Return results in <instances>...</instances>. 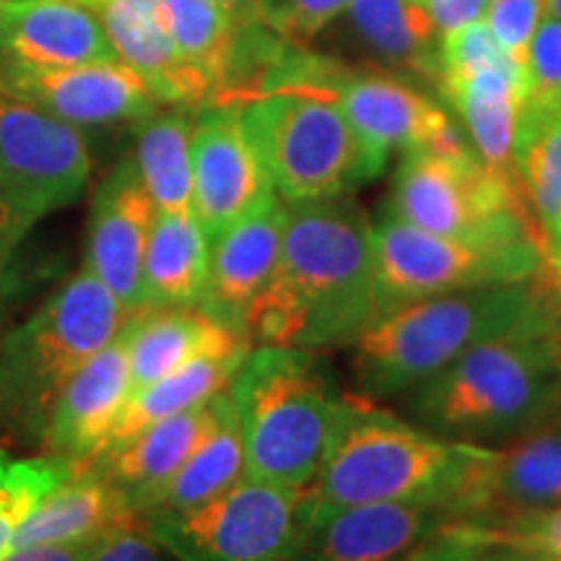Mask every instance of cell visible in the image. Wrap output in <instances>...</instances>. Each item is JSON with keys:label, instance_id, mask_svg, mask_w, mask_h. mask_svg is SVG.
Here are the masks:
<instances>
[{"label": "cell", "instance_id": "1", "mask_svg": "<svg viewBox=\"0 0 561 561\" xmlns=\"http://www.w3.org/2000/svg\"><path fill=\"white\" fill-rule=\"evenodd\" d=\"M385 314L375 242L348 195L286 206L276 276L244 318L257 346L348 348Z\"/></svg>", "mask_w": 561, "mask_h": 561}, {"label": "cell", "instance_id": "2", "mask_svg": "<svg viewBox=\"0 0 561 561\" xmlns=\"http://www.w3.org/2000/svg\"><path fill=\"white\" fill-rule=\"evenodd\" d=\"M405 413L442 439L520 437L561 416V339L517 331L468 348L405 392Z\"/></svg>", "mask_w": 561, "mask_h": 561}, {"label": "cell", "instance_id": "3", "mask_svg": "<svg viewBox=\"0 0 561 561\" xmlns=\"http://www.w3.org/2000/svg\"><path fill=\"white\" fill-rule=\"evenodd\" d=\"M483 445L442 439L364 396H341L318 479L320 507L450 504Z\"/></svg>", "mask_w": 561, "mask_h": 561}, {"label": "cell", "instance_id": "4", "mask_svg": "<svg viewBox=\"0 0 561 561\" xmlns=\"http://www.w3.org/2000/svg\"><path fill=\"white\" fill-rule=\"evenodd\" d=\"M517 331L553 333L530 280L409 301L351 343V380L364 398L401 396L450 367L468 348Z\"/></svg>", "mask_w": 561, "mask_h": 561}, {"label": "cell", "instance_id": "5", "mask_svg": "<svg viewBox=\"0 0 561 561\" xmlns=\"http://www.w3.org/2000/svg\"><path fill=\"white\" fill-rule=\"evenodd\" d=\"M130 314L87 263L0 335V442L39 447L70 377L121 335Z\"/></svg>", "mask_w": 561, "mask_h": 561}, {"label": "cell", "instance_id": "6", "mask_svg": "<svg viewBox=\"0 0 561 561\" xmlns=\"http://www.w3.org/2000/svg\"><path fill=\"white\" fill-rule=\"evenodd\" d=\"M240 421L244 476L286 489L312 486L341 392L314 351L255 346L229 385Z\"/></svg>", "mask_w": 561, "mask_h": 561}, {"label": "cell", "instance_id": "7", "mask_svg": "<svg viewBox=\"0 0 561 561\" xmlns=\"http://www.w3.org/2000/svg\"><path fill=\"white\" fill-rule=\"evenodd\" d=\"M237 110L273 191L286 206L346 195L380 174L331 91L278 87L248 96Z\"/></svg>", "mask_w": 561, "mask_h": 561}, {"label": "cell", "instance_id": "8", "mask_svg": "<svg viewBox=\"0 0 561 561\" xmlns=\"http://www.w3.org/2000/svg\"><path fill=\"white\" fill-rule=\"evenodd\" d=\"M312 510V486L242 476L195 507L157 512L138 525L174 561H289Z\"/></svg>", "mask_w": 561, "mask_h": 561}, {"label": "cell", "instance_id": "9", "mask_svg": "<svg viewBox=\"0 0 561 561\" xmlns=\"http://www.w3.org/2000/svg\"><path fill=\"white\" fill-rule=\"evenodd\" d=\"M371 242L385 314L439 294L528 284L546 263V242L536 234L455 240L413 227L388 208L371 224Z\"/></svg>", "mask_w": 561, "mask_h": 561}, {"label": "cell", "instance_id": "10", "mask_svg": "<svg viewBox=\"0 0 561 561\" xmlns=\"http://www.w3.org/2000/svg\"><path fill=\"white\" fill-rule=\"evenodd\" d=\"M388 210L413 227L455 240H504L543 231L515 178L494 172L476 151H403Z\"/></svg>", "mask_w": 561, "mask_h": 561}, {"label": "cell", "instance_id": "11", "mask_svg": "<svg viewBox=\"0 0 561 561\" xmlns=\"http://www.w3.org/2000/svg\"><path fill=\"white\" fill-rule=\"evenodd\" d=\"M89 174V146L79 128L0 89V206L21 237L79 201Z\"/></svg>", "mask_w": 561, "mask_h": 561}, {"label": "cell", "instance_id": "12", "mask_svg": "<svg viewBox=\"0 0 561 561\" xmlns=\"http://www.w3.org/2000/svg\"><path fill=\"white\" fill-rule=\"evenodd\" d=\"M307 73L305 87L331 91L377 172H382L392 151H473L453 117L430 94L398 76L346 70L320 58H312Z\"/></svg>", "mask_w": 561, "mask_h": 561}, {"label": "cell", "instance_id": "13", "mask_svg": "<svg viewBox=\"0 0 561 561\" xmlns=\"http://www.w3.org/2000/svg\"><path fill=\"white\" fill-rule=\"evenodd\" d=\"M191 157L193 214L208 244L276 195L237 104H210L193 123Z\"/></svg>", "mask_w": 561, "mask_h": 561}, {"label": "cell", "instance_id": "14", "mask_svg": "<svg viewBox=\"0 0 561 561\" xmlns=\"http://www.w3.org/2000/svg\"><path fill=\"white\" fill-rule=\"evenodd\" d=\"M561 507V426L525 432L502 450L481 447L450 504V520L489 523Z\"/></svg>", "mask_w": 561, "mask_h": 561}, {"label": "cell", "instance_id": "15", "mask_svg": "<svg viewBox=\"0 0 561 561\" xmlns=\"http://www.w3.org/2000/svg\"><path fill=\"white\" fill-rule=\"evenodd\" d=\"M0 89L73 128L144 123L159 110L146 83L121 60L55 70H0Z\"/></svg>", "mask_w": 561, "mask_h": 561}, {"label": "cell", "instance_id": "16", "mask_svg": "<svg viewBox=\"0 0 561 561\" xmlns=\"http://www.w3.org/2000/svg\"><path fill=\"white\" fill-rule=\"evenodd\" d=\"M157 219L136 161L123 159L112 170L91 203L87 263L94 276L115 294L125 312L146 310L144 255Z\"/></svg>", "mask_w": 561, "mask_h": 561}, {"label": "cell", "instance_id": "17", "mask_svg": "<svg viewBox=\"0 0 561 561\" xmlns=\"http://www.w3.org/2000/svg\"><path fill=\"white\" fill-rule=\"evenodd\" d=\"M450 523L437 504H356L320 507L289 561H401Z\"/></svg>", "mask_w": 561, "mask_h": 561}, {"label": "cell", "instance_id": "18", "mask_svg": "<svg viewBox=\"0 0 561 561\" xmlns=\"http://www.w3.org/2000/svg\"><path fill=\"white\" fill-rule=\"evenodd\" d=\"M100 16L79 0H0V70L115 62Z\"/></svg>", "mask_w": 561, "mask_h": 561}, {"label": "cell", "instance_id": "19", "mask_svg": "<svg viewBox=\"0 0 561 561\" xmlns=\"http://www.w3.org/2000/svg\"><path fill=\"white\" fill-rule=\"evenodd\" d=\"M286 203L273 195L208 244V280L201 310L244 335V318L276 276L284 244Z\"/></svg>", "mask_w": 561, "mask_h": 561}, {"label": "cell", "instance_id": "20", "mask_svg": "<svg viewBox=\"0 0 561 561\" xmlns=\"http://www.w3.org/2000/svg\"><path fill=\"white\" fill-rule=\"evenodd\" d=\"M130 390L128 354L117 335L62 385L47 416L39 453L55 455L79 468L89 466L107 445Z\"/></svg>", "mask_w": 561, "mask_h": 561}, {"label": "cell", "instance_id": "21", "mask_svg": "<svg viewBox=\"0 0 561 561\" xmlns=\"http://www.w3.org/2000/svg\"><path fill=\"white\" fill-rule=\"evenodd\" d=\"M227 398L229 388L195 409L161 419L121 445L102 450L83 468L121 489L138 520L144 504L185 466L187 458L214 432Z\"/></svg>", "mask_w": 561, "mask_h": 561}, {"label": "cell", "instance_id": "22", "mask_svg": "<svg viewBox=\"0 0 561 561\" xmlns=\"http://www.w3.org/2000/svg\"><path fill=\"white\" fill-rule=\"evenodd\" d=\"M115 47L159 104H201L214 100V87L182 58L167 24L161 0H96L91 5Z\"/></svg>", "mask_w": 561, "mask_h": 561}, {"label": "cell", "instance_id": "23", "mask_svg": "<svg viewBox=\"0 0 561 561\" xmlns=\"http://www.w3.org/2000/svg\"><path fill=\"white\" fill-rule=\"evenodd\" d=\"M128 354L133 390L180 369L206 351L248 341L229 331L201 307H164L130 314L121 331ZM130 390V392H133Z\"/></svg>", "mask_w": 561, "mask_h": 561}, {"label": "cell", "instance_id": "24", "mask_svg": "<svg viewBox=\"0 0 561 561\" xmlns=\"http://www.w3.org/2000/svg\"><path fill=\"white\" fill-rule=\"evenodd\" d=\"M136 525L138 520L123 491L102 476L91 473L89 468H81L32 512L30 520L21 525L13 538V549L87 541Z\"/></svg>", "mask_w": 561, "mask_h": 561}, {"label": "cell", "instance_id": "25", "mask_svg": "<svg viewBox=\"0 0 561 561\" xmlns=\"http://www.w3.org/2000/svg\"><path fill=\"white\" fill-rule=\"evenodd\" d=\"M442 94L458 110L468 140L483 164L515 178L512 146H515L517 117L525 102L523 68L515 60L496 62L450 83L442 89Z\"/></svg>", "mask_w": 561, "mask_h": 561}, {"label": "cell", "instance_id": "26", "mask_svg": "<svg viewBox=\"0 0 561 561\" xmlns=\"http://www.w3.org/2000/svg\"><path fill=\"white\" fill-rule=\"evenodd\" d=\"M250 341H237L231 346L206 351V354L195 356V359L182 364L170 375L133 390L102 450L121 445V442L130 439L133 434L157 424L161 419L195 409V405L219 396L234 380L237 369H240L244 356L250 354Z\"/></svg>", "mask_w": 561, "mask_h": 561}, {"label": "cell", "instance_id": "27", "mask_svg": "<svg viewBox=\"0 0 561 561\" xmlns=\"http://www.w3.org/2000/svg\"><path fill=\"white\" fill-rule=\"evenodd\" d=\"M348 24L364 50L390 68L439 81V32L424 0H351Z\"/></svg>", "mask_w": 561, "mask_h": 561}, {"label": "cell", "instance_id": "28", "mask_svg": "<svg viewBox=\"0 0 561 561\" xmlns=\"http://www.w3.org/2000/svg\"><path fill=\"white\" fill-rule=\"evenodd\" d=\"M208 280V240L195 214H157L144 255L146 310L198 307Z\"/></svg>", "mask_w": 561, "mask_h": 561}, {"label": "cell", "instance_id": "29", "mask_svg": "<svg viewBox=\"0 0 561 561\" xmlns=\"http://www.w3.org/2000/svg\"><path fill=\"white\" fill-rule=\"evenodd\" d=\"M512 172L538 229L561 227V102L525 100L512 146Z\"/></svg>", "mask_w": 561, "mask_h": 561}, {"label": "cell", "instance_id": "30", "mask_svg": "<svg viewBox=\"0 0 561 561\" xmlns=\"http://www.w3.org/2000/svg\"><path fill=\"white\" fill-rule=\"evenodd\" d=\"M244 476V445L240 421L231 398H227L219 424L206 442L187 458L185 466L161 486L140 510L138 523L157 512H180L221 494Z\"/></svg>", "mask_w": 561, "mask_h": 561}, {"label": "cell", "instance_id": "31", "mask_svg": "<svg viewBox=\"0 0 561 561\" xmlns=\"http://www.w3.org/2000/svg\"><path fill=\"white\" fill-rule=\"evenodd\" d=\"M193 121L185 112L151 115L136 138L140 180L157 214H193Z\"/></svg>", "mask_w": 561, "mask_h": 561}, {"label": "cell", "instance_id": "32", "mask_svg": "<svg viewBox=\"0 0 561 561\" xmlns=\"http://www.w3.org/2000/svg\"><path fill=\"white\" fill-rule=\"evenodd\" d=\"M161 9L180 55L206 76L216 100L227 87L234 60V24L216 0H161Z\"/></svg>", "mask_w": 561, "mask_h": 561}, {"label": "cell", "instance_id": "33", "mask_svg": "<svg viewBox=\"0 0 561 561\" xmlns=\"http://www.w3.org/2000/svg\"><path fill=\"white\" fill-rule=\"evenodd\" d=\"M81 468L55 455H21L0 447V557L11 553L13 538L32 512Z\"/></svg>", "mask_w": 561, "mask_h": 561}, {"label": "cell", "instance_id": "34", "mask_svg": "<svg viewBox=\"0 0 561 561\" xmlns=\"http://www.w3.org/2000/svg\"><path fill=\"white\" fill-rule=\"evenodd\" d=\"M512 60L502 50L500 42L486 26V21H476V24L460 26L450 34H445L439 42V81L437 87L445 89L450 83L466 79L476 70L496 66V62Z\"/></svg>", "mask_w": 561, "mask_h": 561}, {"label": "cell", "instance_id": "35", "mask_svg": "<svg viewBox=\"0 0 561 561\" xmlns=\"http://www.w3.org/2000/svg\"><path fill=\"white\" fill-rule=\"evenodd\" d=\"M473 525H479L496 541L533 553L541 561H561V507L520 512L502 520Z\"/></svg>", "mask_w": 561, "mask_h": 561}, {"label": "cell", "instance_id": "36", "mask_svg": "<svg viewBox=\"0 0 561 561\" xmlns=\"http://www.w3.org/2000/svg\"><path fill=\"white\" fill-rule=\"evenodd\" d=\"M348 5L351 0H257V16L280 39L305 42L318 37Z\"/></svg>", "mask_w": 561, "mask_h": 561}, {"label": "cell", "instance_id": "37", "mask_svg": "<svg viewBox=\"0 0 561 561\" xmlns=\"http://www.w3.org/2000/svg\"><path fill=\"white\" fill-rule=\"evenodd\" d=\"M525 100L561 96V21L546 13L523 58Z\"/></svg>", "mask_w": 561, "mask_h": 561}, {"label": "cell", "instance_id": "38", "mask_svg": "<svg viewBox=\"0 0 561 561\" xmlns=\"http://www.w3.org/2000/svg\"><path fill=\"white\" fill-rule=\"evenodd\" d=\"M546 3L549 0H489L483 21H486L494 39L502 45V50L520 68L533 32L538 30V24L546 16Z\"/></svg>", "mask_w": 561, "mask_h": 561}, {"label": "cell", "instance_id": "39", "mask_svg": "<svg viewBox=\"0 0 561 561\" xmlns=\"http://www.w3.org/2000/svg\"><path fill=\"white\" fill-rule=\"evenodd\" d=\"M91 561H174L164 549L140 530V525L115 533Z\"/></svg>", "mask_w": 561, "mask_h": 561}, {"label": "cell", "instance_id": "40", "mask_svg": "<svg viewBox=\"0 0 561 561\" xmlns=\"http://www.w3.org/2000/svg\"><path fill=\"white\" fill-rule=\"evenodd\" d=\"M115 536V533H112ZM112 536L87 538V541L55 543V546H30V549H13L0 561H91L104 549Z\"/></svg>", "mask_w": 561, "mask_h": 561}, {"label": "cell", "instance_id": "41", "mask_svg": "<svg viewBox=\"0 0 561 561\" xmlns=\"http://www.w3.org/2000/svg\"><path fill=\"white\" fill-rule=\"evenodd\" d=\"M439 37L486 16L489 0H424Z\"/></svg>", "mask_w": 561, "mask_h": 561}, {"label": "cell", "instance_id": "42", "mask_svg": "<svg viewBox=\"0 0 561 561\" xmlns=\"http://www.w3.org/2000/svg\"><path fill=\"white\" fill-rule=\"evenodd\" d=\"M530 289L546 325L561 339V265L543 263V268L530 278Z\"/></svg>", "mask_w": 561, "mask_h": 561}, {"label": "cell", "instance_id": "43", "mask_svg": "<svg viewBox=\"0 0 561 561\" xmlns=\"http://www.w3.org/2000/svg\"><path fill=\"white\" fill-rule=\"evenodd\" d=\"M219 9L227 13L231 24H234L237 32L255 30L261 24V16H257V0H216Z\"/></svg>", "mask_w": 561, "mask_h": 561}, {"label": "cell", "instance_id": "44", "mask_svg": "<svg viewBox=\"0 0 561 561\" xmlns=\"http://www.w3.org/2000/svg\"><path fill=\"white\" fill-rule=\"evenodd\" d=\"M21 240H24V237H21L16 227H13L11 214L3 206H0V284H3L5 265H9L13 250H16V244Z\"/></svg>", "mask_w": 561, "mask_h": 561}, {"label": "cell", "instance_id": "45", "mask_svg": "<svg viewBox=\"0 0 561 561\" xmlns=\"http://www.w3.org/2000/svg\"><path fill=\"white\" fill-rule=\"evenodd\" d=\"M546 263L561 265V231L549 237V242H546Z\"/></svg>", "mask_w": 561, "mask_h": 561}, {"label": "cell", "instance_id": "46", "mask_svg": "<svg viewBox=\"0 0 561 561\" xmlns=\"http://www.w3.org/2000/svg\"><path fill=\"white\" fill-rule=\"evenodd\" d=\"M546 13L561 21V0H549V3H546Z\"/></svg>", "mask_w": 561, "mask_h": 561}, {"label": "cell", "instance_id": "47", "mask_svg": "<svg viewBox=\"0 0 561 561\" xmlns=\"http://www.w3.org/2000/svg\"><path fill=\"white\" fill-rule=\"evenodd\" d=\"M79 3H83V5H89V9H91V5H94V3H96V0H79Z\"/></svg>", "mask_w": 561, "mask_h": 561}, {"label": "cell", "instance_id": "48", "mask_svg": "<svg viewBox=\"0 0 561 561\" xmlns=\"http://www.w3.org/2000/svg\"><path fill=\"white\" fill-rule=\"evenodd\" d=\"M559 231H561V227H559V229H557V231H553V234H559ZM553 234H551V237H553ZM546 242H549V240H546Z\"/></svg>", "mask_w": 561, "mask_h": 561}, {"label": "cell", "instance_id": "49", "mask_svg": "<svg viewBox=\"0 0 561 561\" xmlns=\"http://www.w3.org/2000/svg\"><path fill=\"white\" fill-rule=\"evenodd\" d=\"M559 102H561V96H559Z\"/></svg>", "mask_w": 561, "mask_h": 561}]
</instances>
